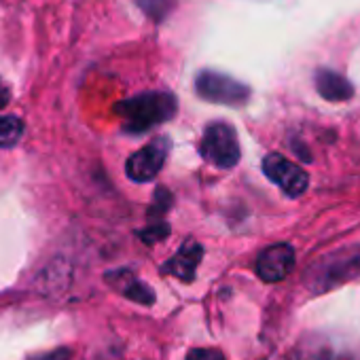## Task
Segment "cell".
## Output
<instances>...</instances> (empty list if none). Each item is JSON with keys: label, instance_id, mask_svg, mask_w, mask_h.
<instances>
[{"label": "cell", "instance_id": "cell-5", "mask_svg": "<svg viewBox=\"0 0 360 360\" xmlns=\"http://www.w3.org/2000/svg\"><path fill=\"white\" fill-rule=\"evenodd\" d=\"M169 153V140L167 138H155L150 140L146 146H142L140 150H136L134 155H129L127 163H125V172L127 176L134 180V183H148L153 180Z\"/></svg>", "mask_w": 360, "mask_h": 360}, {"label": "cell", "instance_id": "cell-3", "mask_svg": "<svg viewBox=\"0 0 360 360\" xmlns=\"http://www.w3.org/2000/svg\"><path fill=\"white\" fill-rule=\"evenodd\" d=\"M200 153L214 167L231 169L240 161V142L236 129L225 121L210 123L204 131Z\"/></svg>", "mask_w": 360, "mask_h": 360}, {"label": "cell", "instance_id": "cell-11", "mask_svg": "<svg viewBox=\"0 0 360 360\" xmlns=\"http://www.w3.org/2000/svg\"><path fill=\"white\" fill-rule=\"evenodd\" d=\"M24 134V123L20 117L0 115V148H11L20 142Z\"/></svg>", "mask_w": 360, "mask_h": 360}, {"label": "cell", "instance_id": "cell-7", "mask_svg": "<svg viewBox=\"0 0 360 360\" xmlns=\"http://www.w3.org/2000/svg\"><path fill=\"white\" fill-rule=\"evenodd\" d=\"M295 267V250L288 244H276L257 259V274L263 282H280Z\"/></svg>", "mask_w": 360, "mask_h": 360}, {"label": "cell", "instance_id": "cell-8", "mask_svg": "<svg viewBox=\"0 0 360 360\" xmlns=\"http://www.w3.org/2000/svg\"><path fill=\"white\" fill-rule=\"evenodd\" d=\"M202 246L193 240H187L180 250L176 252V257H172L165 265H163V271L167 276H174V278H180L185 282H191L195 278V269L202 261Z\"/></svg>", "mask_w": 360, "mask_h": 360}, {"label": "cell", "instance_id": "cell-2", "mask_svg": "<svg viewBox=\"0 0 360 360\" xmlns=\"http://www.w3.org/2000/svg\"><path fill=\"white\" fill-rule=\"evenodd\" d=\"M360 278V246H345L322 255L305 276V286L314 292H328Z\"/></svg>", "mask_w": 360, "mask_h": 360}, {"label": "cell", "instance_id": "cell-12", "mask_svg": "<svg viewBox=\"0 0 360 360\" xmlns=\"http://www.w3.org/2000/svg\"><path fill=\"white\" fill-rule=\"evenodd\" d=\"M138 5H140V9L150 18V20H155V22H161L167 13H169V9H172V0H138Z\"/></svg>", "mask_w": 360, "mask_h": 360}, {"label": "cell", "instance_id": "cell-13", "mask_svg": "<svg viewBox=\"0 0 360 360\" xmlns=\"http://www.w3.org/2000/svg\"><path fill=\"white\" fill-rule=\"evenodd\" d=\"M187 360H227L219 349L212 347H195L187 354Z\"/></svg>", "mask_w": 360, "mask_h": 360}, {"label": "cell", "instance_id": "cell-4", "mask_svg": "<svg viewBox=\"0 0 360 360\" xmlns=\"http://www.w3.org/2000/svg\"><path fill=\"white\" fill-rule=\"evenodd\" d=\"M195 89L200 98L214 102V104H225V106H242L250 98V89L244 83L236 81L229 75L214 72V70L200 72L195 81Z\"/></svg>", "mask_w": 360, "mask_h": 360}, {"label": "cell", "instance_id": "cell-10", "mask_svg": "<svg viewBox=\"0 0 360 360\" xmlns=\"http://www.w3.org/2000/svg\"><path fill=\"white\" fill-rule=\"evenodd\" d=\"M316 89L328 102H345L354 96L352 83L333 70H318L316 75Z\"/></svg>", "mask_w": 360, "mask_h": 360}, {"label": "cell", "instance_id": "cell-6", "mask_svg": "<svg viewBox=\"0 0 360 360\" xmlns=\"http://www.w3.org/2000/svg\"><path fill=\"white\" fill-rule=\"evenodd\" d=\"M263 172H265V176L271 180V183H276L290 198L303 195L307 185H309L307 174L297 163L284 159L278 153H271V155H267L263 159Z\"/></svg>", "mask_w": 360, "mask_h": 360}, {"label": "cell", "instance_id": "cell-15", "mask_svg": "<svg viewBox=\"0 0 360 360\" xmlns=\"http://www.w3.org/2000/svg\"><path fill=\"white\" fill-rule=\"evenodd\" d=\"M9 89H7V85L0 81V108H5L7 106V102H9Z\"/></svg>", "mask_w": 360, "mask_h": 360}, {"label": "cell", "instance_id": "cell-14", "mask_svg": "<svg viewBox=\"0 0 360 360\" xmlns=\"http://www.w3.org/2000/svg\"><path fill=\"white\" fill-rule=\"evenodd\" d=\"M28 360H70V352L66 347H60V349H51V352H45V354L30 356Z\"/></svg>", "mask_w": 360, "mask_h": 360}, {"label": "cell", "instance_id": "cell-9", "mask_svg": "<svg viewBox=\"0 0 360 360\" xmlns=\"http://www.w3.org/2000/svg\"><path fill=\"white\" fill-rule=\"evenodd\" d=\"M106 282L117 292H121L123 297H127V299H131L136 303H142V305H153L155 303L153 290L144 282H140L131 271H125V269H121V271H108L106 274Z\"/></svg>", "mask_w": 360, "mask_h": 360}, {"label": "cell", "instance_id": "cell-1", "mask_svg": "<svg viewBox=\"0 0 360 360\" xmlns=\"http://www.w3.org/2000/svg\"><path fill=\"white\" fill-rule=\"evenodd\" d=\"M178 110V102L172 94L165 91H146L123 100L117 106L123 129L127 134H144L165 121H169Z\"/></svg>", "mask_w": 360, "mask_h": 360}]
</instances>
